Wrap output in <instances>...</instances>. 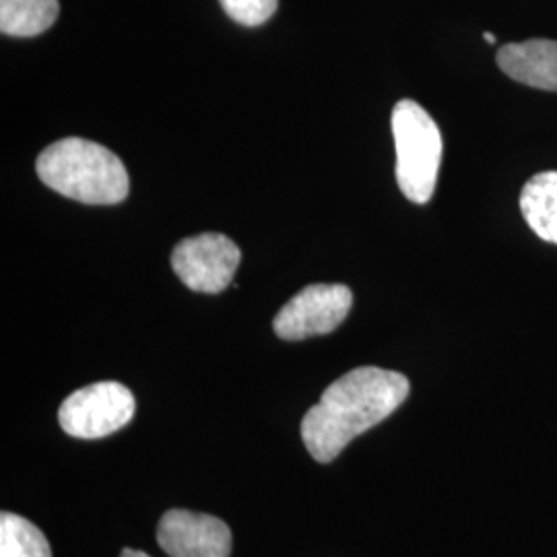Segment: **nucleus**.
Returning <instances> with one entry per match:
<instances>
[{"mask_svg": "<svg viewBox=\"0 0 557 557\" xmlns=\"http://www.w3.org/2000/svg\"><path fill=\"white\" fill-rule=\"evenodd\" d=\"M242 252L223 234H199L182 239L172 252V267L180 281L199 294H221L238 271Z\"/></svg>", "mask_w": 557, "mask_h": 557, "instance_id": "obj_6", "label": "nucleus"}, {"mask_svg": "<svg viewBox=\"0 0 557 557\" xmlns=\"http://www.w3.org/2000/svg\"><path fill=\"white\" fill-rule=\"evenodd\" d=\"M36 170L48 188L85 205H116L128 197L131 188L126 168L116 153L77 137L46 147Z\"/></svg>", "mask_w": 557, "mask_h": 557, "instance_id": "obj_2", "label": "nucleus"}, {"mask_svg": "<svg viewBox=\"0 0 557 557\" xmlns=\"http://www.w3.org/2000/svg\"><path fill=\"white\" fill-rule=\"evenodd\" d=\"M483 40L487 41V44H496V36L490 34V32H485V34H483Z\"/></svg>", "mask_w": 557, "mask_h": 557, "instance_id": "obj_14", "label": "nucleus"}, {"mask_svg": "<svg viewBox=\"0 0 557 557\" xmlns=\"http://www.w3.org/2000/svg\"><path fill=\"white\" fill-rule=\"evenodd\" d=\"M520 211L539 238L557 244V172H541L524 184Z\"/></svg>", "mask_w": 557, "mask_h": 557, "instance_id": "obj_9", "label": "nucleus"}, {"mask_svg": "<svg viewBox=\"0 0 557 557\" xmlns=\"http://www.w3.org/2000/svg\"><path fill=\"white\" fill-rule=\"evenodd\" d=\"M59 0H0V32L13 38H36L59 20Z\"/></svg>", "mask_w": 557, "mask_h": 557, "instance_id": "obj_10", "label": "nucleus"}, {"mask_svg": "<svg viewBox=\"0 0 557 557\" xmlns=\"http://www.w3.org/2000/svg\"><path fill=\"white\" fill-rule=\"evenodd\" d=\"M137 403L120 382H96L75 391L60 405V428L79 440L106 438L135 418Z\"/></svg>", "mask_w": 557, "mask_h": 557, "instance_id": "obj_4", "label": "nucleus"}, {"mask_svg": "<svg viewBox=\"0 0 557 557\" xmlns=\"http://www.w3.org/2000/svg\"><path fill=\"white\" fill-rule=\"evenodd\" d=\"M0 557H52V549L34 522L13 512H2Z\"/></svg>", "mask_w": 557, "mask_h": 557, "instance_id": "obj_11", "label": "nucleus"}, {"mask_svg": "<svg viewBox=\"0 0 557 557\" xmlns=\"http://www.w3.org/2000/svg\"><path fill=\"white\" fill-rule=\"evenodd\" d=\"M351 306L354 294L347 285H308L278 310L273 329L283 341L329 335L347 319Z\"/></svg>", "mask_w": 557, "mask_h": 557, "instance_id": "obj_5", "label": "nucleus"}, {"mask_svg": "<svg viewBox=\"0 0 557 557\" xmlns=\"http://www.w3.org/2000/svg\"><path fill=\"white\" fill-rule=\"evenodd\" d=\"M499 69L522 85L557 91V40H533L506 44L498 50Z\"/></svg>", "mask_w": 557, "mask_h": 557, "instance_id": "obj_8", "label": "nucleus"}, {"mask_svg": "<svg viewBox=\"0 0 557 557\" xmlns=\"http://www.w3.org/2000/svg\"><path fill=\"white\" fill-rule=\"evenodd\" d=\"M409 380L363 366L335 380L301 419V440L319 462H331L363 432L393 416L409 397Z\"/></svg>", "mask_w": 557, "mask_h": 557, "instance_id": "obj_1", "label": "nucleus"}, {"mask_svg": "<svg viewBox=\"0 0 557 557\" xmlns=\"http://www.w3.org/2000/svg\"><path fill=\"white\" fill-rule=\"evenodd\" d=\"M227 17L246 25L257 27L271 20L277 11L278 0H220Z\"/></svg>", "mask_w": 557, "mask_h": 557, "instance_id": "obj_12", "label": "nucleus"}, {"mask_svg": "<svg viewBox=\"0 0 557 557\" xmlns=\"http://www.w3.org/2000/svg\"><path fill=\"white\" fill-rule=\"evenodd\" d=\"M393 137L398 188L411 202L425 205L436 190L442 163L438 124L418 101H398L393 110Z\"/></svg>", "mask_w": 557, "mask_h": 557, "instance_id": "obj_3", "label": "nucleus"}, {"mask_svg": "<svg viewBox=\"0 0 557 557\" xmlns=\"http://www.w3.org/2000/svg\"><path fill=\"white\" fill-rule=\"evenodd\" d=\"M158 543L170 557H230L232 531L221 518L174 508L161 517Z\"/></svg>", "mask_w": 557, "mask_h": 557, "instance_id": "obj_7", "label": "nucleus"}, {"mask_svg": "<svg viewBox=\"0 0 557 557\" xmlns=\"http://www.w3.org/2000/svg\"><path fill=\"white\" fill-rule=\"evenodd\" d=\"M120 557H149L147 554H143V552H137V549H124Z\"/></svg>", "mask_w": 557, "mask_h": 557, "instance_id": "obj_13", "label": "nucleus"}]
</instances>
